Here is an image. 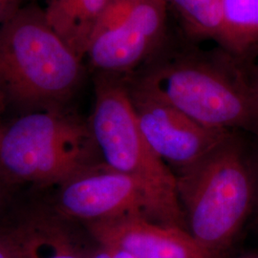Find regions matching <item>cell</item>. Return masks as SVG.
Wrapping results in <instances>:
<instances>
[{"instance_id": "obj_8", "label": "cell", "mask_w": 258, "mask_h": 258, "mask_svg": "<svg viewBox=\"0 0 258 258\" xmlns=\"http://www.w3.org/2000/svg\"><path fill=\"white\" fill-rule=\"evenodd\" d=\"M165 0H134L108 30L92 37L86 54L98 73L129 76L162 47L166 33Z\"/></svg>"}, {"instance_id": "obj_21", "label": "cell", "mask_w": 258, "mask_h": 258, "mask_svg": "<svg viewBox=\"0 0 258 258\" xmlns=\"http://www.w3.org/2000/svg\"><path fill=\"white\" fill-rule=\"evenodd\" d=\"M236 258H258V252H253V253H248V254H244Z\"/></svg>"}, {"instance_id": "obj_6", "label": "cell", "mask_w": 258, "mask_h": 258, "mask_svg": "<svg viewBox=\"0 0 258 258\" xmlns=\"http://www.w3.org/2000/svg\"><path fill=\"white\" fill-rule=\"evenodd\" d=\"M59 185L55 210L65 220L86 225L143 216L155 222L151 204L138 183L102 162Z\"/></svg>"}, {"instance_id": "obj_22", "label": "cell", "mask_w": 258, "mask_h": 258, "mask_svg": "<svg viewBox=\"0 0 258 258\" xmlns=\"http://www.w3.org/2000/svg\"><path fill=\"white\" fill-rule=\"evenodd\" d=\"M3 103H4V101H3V99L0 97V112H1V109H2V106H3Z\"/></svg>"}, {"instance_id": "obj_20", "label": "cell", "mask_w": 258, "mask_h": 258, "mask_svg": "<svg viewBox=\"0 0 258 258\" xmlns=\"http://www.w3.org/2000/svg\"><path fill=\"white\" fill-rule=\"evenodd\" d=\"M254 175H255V204L258 209V164L257 169H256V172H254Z\"/></svg>"}, {"instance_id": "obj_4", "label": "cell", "mask_w": 258, "mask_h": 258, "mask_svg": "<svg viewBox=\"0 0 258 258\" xmlns=\"http://www.w3.org/2000/svg\"><path fill=\"white\" fill-rule=\"evenodd\" d=\"M88 126L102 163L138 183L151 204L155 222L186 231L175 173L143 136L126 76L98 73Z\"/></svg>"}, {"instance_id": "obj_9", "label": "cell", "mask_w": 258, "mask_h": 258, "mask_svg": "<svg viewBox=\"0 0 258 258\" xmlns=\"http://www.w3.org/2000/svg\"><path fill=\"white\" fill-rule=\"evenodd\" d=\"M95 242L124 249L135 258H213L182 228L143 216H127L85 225Z\"/></svg>"}, {"instance_id": "obj_12", "label": "cell", "mask_w": 258, "mask_h": 258, "mask_svg": "<svg viewBox=\"0 0 258 258\" xmlns=\"http://www.w3.org/2000/svg\"><path fill=\"white\" fill-rule=\"evenodd\" d=\"M220 48L236 60L258 49V0H222Z\"/></svg>"}, {"instance_id": "obj_10", "label": "cell", "mask_w": 258, "mask_h": 258, "mask_svg": "<svg viewBox=\"0 0 258 258\" xmlns=\"http://www.w3.org/2000/svg\"><path fill=\"white\" fill-rule=\"evenodd\" d=\"M65 219L48 213L30 214L3 232L19 258H88Z\"/></svg>"}, {"instance_id": "obj_14", "label": "cell", "mask_w": 258, "mask_h": 258, "mask_svg": "<svg viewBox=\"0 0 258 258\" xmlns=\"http://www.w3.org/2000/svg\"><path fill=\"white\" fill-rule=\"evenodd\" d=\"M246 77L249 93L258 110V49L238 60Z\"/></svg>"}, {"instance_id": "obj_11", "label": "cell", "mask_w": 258, "mask_h": 258, "mask_svg": "<svg viewBox=\"0 0 258 258\" xmlns=\"http://www.w3.org/2000/svg\"><path fill=\"white\" fill-rule=\"evenodd\" d=\"M107 0H46L44 13L55 33L82 59Z\"/></svg>"}, {"instance_id": "obj_18", "label": "cell", "mask_w": 258, "mask_h": 258, "mask_svg": "<svg viewBox=\"0 0 258 258\" xmlns=\"http://www.w3.org/2000/svg\"><path fill=\"white\" fill-rule=\"evenodd\" d=\"M110 248H112L113 252H114V257L113 258H135L131 253H129L128 251H126L124 249L115 248V247H110Z\"/></svg>"}, {"instance_id": "obj_2", "label": "cell", "mask_w": 258, "mask_h": 258, "mask_svg": "<svg viewBox=\"0 0 258 258\" xmlns=\"http://www.w3.org/2000/svg\"><path fill=\"white\" fill-rule=\"evenodd\" d=\"M186 231L213 258H225L255 204V175L233 132L199 162L177 172Z\"/></svg>"}, {"instance_id": "obj_16", "label": "cell", "mask_w": 258, "mask_h": 258, "mask_svg": "<svg viewBox=\"0 0 258 258\" xmlns=\"http://www.w3.org/2000/svg\"><path fill=\"white\" fill-rule=\"evenodd\" d=\"M0 258H19L14 245L3 231H0Z\"/></svg>"}, {"instance_id": "obj_5", "label": "cell", "mask_w": 258, "mask_h": 258, "mask_svg": "<svg viewBox=\"0 0 258 258\" xmlns=\"http://www.w3.org/2000/svg\"><path fill=\"white\" fill-rule=\"evenodd\" d=\"M97 154L88 124L61 108L32 111L0 127V168L15 180L63 184L99 165Z\"/></svg>"}, {"instance_id": "obj_7", "label": "cell", "mask_w": 258, "mask_h": 258, "mask_svg": "<svg viewBox=\"0 0 258 258\" xmlns=\"http://www.w3.org/2000/svg\"><path fill=\"white\" fill-rule=\"evenodd\" d=\"M126 82L143 136L158 157L177 172L194 166L232 133L205 126L140 89L127 76Z\"/></svg>"}, {"instance_id": "obj_17", "label": "cell", "mask_w": 258, "mask_h": 258, "mask_svg": "<svg viewBox=\"0 0 258 258\" xmlns=\"http://www.w3.org/2000/svg\"><path fill=\"white\" fill-rule=\"evenodd\" d=\"M113 257H114V252L112 248L99 243H97V247L95 249H89V252H88V258Z\"/></svg>"}, {"instance_id": "obj_13", "label": "cell", "mask_w": 258, "mask_h": 258, "mask_svg": "<svg viewBox=\"0 0 258 258\" xmlns=\"http://www.w3.org/2000/svg\"><path fill=\"white\" fill-rule=\"evenodd\" d=\"M178 15L185 34L196 41L212 40L220 47L223 34L222 0H165Z\"/></svg>"}, {"instance_id": "obj_1", "label": "cell", "mask_w": 258, "mask_h": 258, "mask_svg": "<svg viewBox=\"0 0 258 258\" xmlns=\"http://www.w3.org/2000/svg\"><path fill=\"white\" fill-rule=\"evenodd\" d=\"M140 69L127 76L130 83L205 126L258 129V110L246 77L222 48L154 55Z\"/></svg>"}, {"instance_id": "obj_19", "label": "cell", "mask_w": 258, "mask_h": 258, "mask_svg": "<svg viewBox=\"0 0 258 258\" xmlns=\"http://www.w3.org/2000/svg\"><path fill=\"white\" fill-rule=\"evenodd\" d=\"M6 180H7V176L0 168V198L2 196L3 190H4V184L6 183Z\"/></svg>"}, {"instance_id": "obj_3", "label": "cell", "mask_w": 258, "mask_h": 258, "mask_svg": "<svg viewBox=\"0 0 258 258\" xmlns=\"http://www.w3.org/2000/svg\"><path fill=\"white\" fill-rule=\"evenodd\" d=\"M82 60L37 6L21 7L0 24V97L4 102L31 112L61 108L81 83Z\"/></svg>"}, {"instance_id": "obj_15", "label": "cell", "mask_w": 258, "mask_h": 258, "mask_svg": "<svg viewBox=\"0 0 258 258\" xmlns=\"http://www.w3.org/2000/svg\"><path fill=\"white\" fill-rule=\"evenodd\" d=\"M21 2L22 0H0V24L21 8Z\"/></svg>"}]
</instances>
